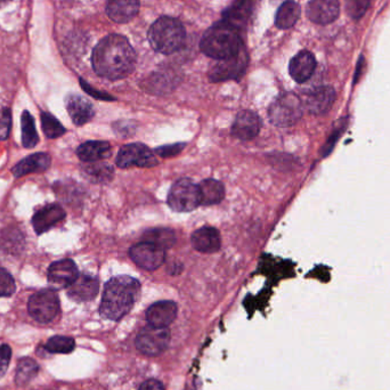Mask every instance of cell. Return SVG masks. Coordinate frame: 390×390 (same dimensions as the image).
Wrapping results in <instances>:
<instances>
[{
	"label": "cell",
	"instance_id": "obj_1",
	"mask_svg": "<svg viewBox=\"0 0 390 390\" xmlns=\"http://www.w3.org/2000/svg\"><path fill=\"white\" fill-rule=\"evenodd\" d=\"M91 62L94 71L99 77L120 80L134 71L136 52L126 37L110 35L95 47Z\"/></svg>",
	"mask_w": 390,
	"mask_h": 390
},
{
	"label": "cell",
	"instance_id": "obj_2",
	"mask_svg": "<svg viewBox=\"0 0 390 390\" xmlns=\"http://www.w3.org/2000/svg\"><path fill=\"white\" fill-rule=\"evenodd\" d=\"M140 291V282L134 277H112L105 284L99 314L106 320H121L134 307Z\"/></svg>",
	"mask_w": 390,
	"mask_h": 390
},
{
	"label": "cell",
	"instance_id": "obj_3",
	"mask_svg": "<svg viewBox=\"0 0 390 390\" xmlns=\"http://www.w3.org/2000/svg\"><path fill=\"white\" fill-rule=\"evenodd\" d=\"M202 52L211 59L225 60L242 50L239 30L225 21L210 26L200 43Z\"/></svg>",
	"mask_w": 390,
	"mask_h": 390
},
{
	"label": "cell",
	"instance_id": "obj_4",
	"mask_svg": "<svg viewBox=\"0 0 390 390\" xmlns=\"http://www.w3.org/2000/svg\"><path fill=\"white\" fill-rule=\"evenodd\" d=\"M149 41L153 50L169 55L183 48L186 41V31L179 21L163 16L150 28Z\"/></svg>",
	"mask_w": 390,
	"mask_h": 390
},
{
	"label": "cell",
	"instance_id": "obj_5",
	"mask_svg": "<svg viewBox=\"0 0 390 390\" xmlns=\"http://www.w3.org/2000/svg\"><path fill=\"white\" fill-rule=\"evenodd\" d=\"M268 116L272 123L277 127H291L303 117V103L294 94H283L272 103Z\"/></svg>",
	"mask_w": 390,
	"mask_h": 390
},
{
	"label": "cell",
	"instance_id": "obj_6",
	"mask_svg": "<svg viewBox=\"0 0 390 390\" xmlns=\"http://www.w3.org/2000/svg\"><path fill=\"white\" fill-rule=\"evenodd\" d=\"M168 204L177 213H189L196 209L201 204L199 185L187 178L176 182L168 194Z\"/></svg>",
	"mask_w": 390,
	"mask_h": 390
},
{
	"label": "cell",
	"instance_id": "obj_7",
	"mask_svg": "<svg viewBox=\"0 0 390 390\" xmlns=\"http://www.w3.org/2000/svg\"><path fill=\"white\" fill-rule=\"evenodd\" d=\"M28 311L39 323H50L60 313V298L52 289H45L30 297Z\"/></svg>",
	"mask_w": 390,
	"mask_h": 390
},
{
	"label": "cell",
	"instance_id": "obj_8",
	"mask_svg": "<svg viewBox=\"0 0 390 390\" xmlns=\"http://www.w3.org/2000/svg\"><path fill=\"white\" fill-rule=\"evenodd\" d=\"M170 331L167 328H157V326H145L137 335V350L146 356H159L166 352L169 346Z\"/></svg>",
	"mask_w": 390,
	"mask_h": 390
},
{
	"label": "cell",
	"instance_id": "obj_9",
	"mask_svg": "<svg viewBox=\"0 0 390 390\" xmlns=\"http://www.w3.org/2000/svg\"><path fill=\"white\" fill-rule=\"evenodd\" d=\"M247 62L249 56L242 47V50L238 54L228 59L221 60L217 65L211 67L209 72L210 82H221L230 79L234 80L241 78L247 70Z\"/></svg>",
	"mask_w": 390,
	"mask_h": 390
},
{
	"label": "cell",
	"instance_id": "obj_10",
	"mask_svg": "<svg viewBox=\"0 0 390 390\" xmlns=\"http://www.w3.org/2000/svg\"><path fill=\"white\" fill-rule=\"evenodd\" d=\"M155 153L140 143H131L123 146L117 155V165L119 168H130V167H143L153 168L157 165Z\"/></svg>",
	"mask_w": 390,
	"mask_h": 390
},
{
	"label": "cell",
	"instance_id": "obj_11",
	"mask_svg": "<svg viewBox=\"0 0 390 390\" xmlns=\"http://www.w3.org/2000/svg\"><path fill=\"white\" fill-rule=\"evenodd\" d=\"M129 256L140 268L146 271H155L165 262L166 250L153 243L143 241L131 247Z\"/></svg>",
	"mask_w": 390,
	"mask_h": 390
},
{
	"label": "cell",
	"instance_id": "obj_12",
	"mask_svg": "<svg viewBox=\"0 0 390 390\" xmlns=\"http://www.w3.org/2000/svg\"><path fill=\"white\" fill-rule=\"evenodd\" d=\"M260 0H235L224 13L223 21L241 31L250 24Z\"/></svg>",
	"mask_w": 390,
	"mask_h": 390
},
{
	"label": "cell",
	"instance_id": "obj_13",
	"mask_svg": "<svg viewBox=\"0 0 390 390\" xmlns=\"http://www.w3.org/2000/svg\"><path fill=\"white\" fill-rule=\"evenodd\" d=\"M306 13L314 23L325 26L338 18L340 4L339 0H311Z\"/></svg>",
	"mask_w": 390,
	"mask_h": 390
},
{
	"label": "cell",
	"instance_id": "obj_14",
	"mask_svg": "<svg viewBox=\"0 0 390 390\" xmlns=\"http://www.w3.org/2000/svg\"><path fill=\"white\" fill-rule=\"evenodd\" d=\"M337 94L330 86H321L308 93L305 99V108L309 113L322 116L331 110L335 104Z\"/></svg>",
	"mask_w": 390,
	"mask_h": 390
},
{
	"label": "cell",
	"instance_id": "obj_15",
	"mask_svg": "<svg viewBox=\"0 0 390 390\" xmlns=\"http://www.w3.org/2000/svg\"><path fill=\"white\" fill-rule=\"evenodd\" d=\"M78 277V268L71 260L52 262L48 269V282L55 289L69 288Z\"/></svg>",
	"mask_w": 390,
	"mask_h": 390
},
{
	"label": "cell",
	"instance_id": "obj_16",
	"mask_svg": "<svg viewBox=\"0 0 390 390\" xmlns=\"http://www.w3.org/2000/svg\"><path fill=\"white\" fill-rule=\"evenodd\" d=\"M262 128V120L258 114L252 111H241L236 116L235 121L232 126V134L238 140H254L257 135L260 134Z\"/></svg>",
	"mask_w": 390,
	"mask_h": 390
},
{
	"label": "cell",
	"instance_id": "obj_17",
	"mask_svg": "<svg viewBox=\"0 0 390 390\" xmlns=\"http://www.w3.org/2000/svg\"><path fill=\"white\" fill-rule=\"evenodd\" d=\"M177 312V305L174 301L163 300L150 306L146 311V320L150 325L167 328L175 321Z\"/></svg>",
	"mask_w": 390,
	"mask_h": 390
},
{
	"label": "cell",
	"instance_id": "obj_18",
	"mask_svg": "<svg viewBox=\"0 0 390 390\" xmlns=\"http://www.w3.org/2000/svg\"><path fill=\"white\" fill-rule=\"evenodd\" d=\"M99 290V282L96 277L82 274L67 288V296L78 303L91 301L96 297Z\"/></svg>",
	"mask_w": 390,
	"mask_h": 390
},
{
	"label": "cell",
	"instance_id": "obj_19",
	"mask_svg": "<svg viewBox=\"0 0 390 390\" xmlns=\"http://www.w3.org/2000/svg\"><path fill=\"white\" fill-rule=\"evenodd\" d=\"M65 218V211L60 204H47L33 216V228H35V233L41 235Z\"/></svg>",
	"mask_w": 390,
	"mask_h": 390
},
{
	"label": "cell",
	"instance_id": "obj_20",
	"mask_svg": "<svg viewBox=\"0 0 390 390\" xmlns=\"http://www.w3.org/2000/svg\"><path fill=\"white\" fill-rule=\"evenodd\" d=\"M316 69V60L312 52L303 50L298 52L289 65V72L294 82L303 84L312 78Z\"/></svg>",
	"mask_w": 390,
	"mask_h": 390
},
{
	"label": "cell",
	"instance_id": "obj_21",
	"mask_svg": "<svg viewBox=\"0 0 390 390\" xmlns=\"http://www.w3.org/2000/svg\"><path fill=\"white\" fill-rule=\"evenodd\" d=\"M195 250L204 254H213L221 247V234L213 228H201L195 230L191 238Z\"/></svg>",
	"mask_w": 390,
	"mask_h": 390
},
{
	"label": "cell",
	"instance_id": "obj_22",
	"mask_svg": "<svg viewBox=\"0 0 390 390\" xmlns=\"http://www.w3.org/2000/svg\"><path fill=\"white\" fill-rule=\"evenodd\" d=\"M140 12V0H108L106 13L117 23H127Z\"/></svg>",
	"mask_w": 390,
	"mask_h": 390
},
{
	"label": "cell",
	"instance_id": "obj_23",
	"mask_svg": "<svg viewBox=\"0 0 390 390\" xmlns=\"http://www.w3.org/2000/svg\"><path fill=\"white\" fill-rule=\"evenodd\" d=\"M67 108L71 119L77 126L86 125L95 116V110L91 103L78 95H71L67 97Z\"/></svg>",
	"mask_w": 390,
	"mask_h": 390
},
{
	"label": "cell",
	"instance_id": "obj_24",
	"mask_svg": "<svg viewBox=\"0 0 390 390\" xmlns=\"http://www.w3.org/2000/svg\"><path fill=\"white\" fill-rule=\"evenodd\" d=\"M50 162L52 160L47 153H35V155H30L20 161L13 168V175L16 178H20L22 176L31 174V172H45L50 168Z\"/></svg>",
	"mask_w": 390,
	"mask_h": 390
},
{
	"label": "cell",
	"instance_id": "obj_25",
	"mask_svg": "<svg viewBox=\"0 0 390 390\" xmlns=\"http://www.w3.org/2000/svg\"><path fill=\"white\" fill-rule=\"evenodd\" d=\"M111 155V145L104 140H89L77 150V155L84 162H96Z\"/></svg>",
	"mask_w": 390,
	"mask_h": 390
},
{
	"label": "cell",
	"instance_id": "obj_26",
	"mask_svg": "<svg viewBox=\"0 0 390 390\" xmlns=\"http://www.w3.org/2000/svg\"><path fill=\"white\" fill-rule=\"evenodd\" d=\"M201 204L204 206H213L223 201L225 196V187L221 182L216 179H206L199 185Z\"/></svg>",
	"mask_w": 390,
	"mask_h": 390
},
{
	"label": "cell",
	"instance_id": "obj_27",
	"mask_svg": "<svg viewBox=\"0 0 390 390\" xmlns=\"http://www.w3.org/2000/svg\"><path fill=\"white\" fill-rule=\"evenodd\" d=\"M300 18V6L294 1H286L281 5L275 16V26L279 29H290Z\"/></svg>",
	"mask_w": 390,
	"mask_h": 390
},
{
	"label": "cell",
	"instance_id": "obj_28",
	"mask_svg": "<svg viewBox=\"0 0 390 390\" xmlns=\"http://www.w3.org/2000/svg\"><path fill=\"white\" fill-rule=\"evenodd\" d=\"M176 240L177 238L175 232L169 228H155V230H147L143 235L144 242L153 243L163 250H167L175 245Z\"/></svg>",
	"mask_w": 390,
	"mask_h": 390
},
{
	"label": "cell",
	"instance_id": "obj_29",
	"mask_svg": "<svg viewBox=\"0 0 390 390\" xmlns=\"http://www.w3.org/2000/svg\"><path fill=\"white\" fill-rule=\"evenodd\" d=\"M22 144L26 149H33L38 144V134L35 130V120L28 111L22 114Z\"/></svg>",
	"mask_w": 390,
	"mask_h": 390
},
{
	"label": "cell",
	"instance_id": "obj_30",
	"mask_svg": "<svg viewBox=\"0 0 390 390\" xmlns=\"http://www.w3.org/2000/svg\"><path fill=\"white\" fill-rule=\"evenodd\" d=\"M38 371V364L33 361V358H22L18 362V369H16L15 382L18 386H24V384H29L37 376Z\"/></svg>",
	"mask_w": 390,
	"mask_h": 390
},
{
	"label": "cell",
	"instance_id": "obj_31",
	"mask_svg": "<svg viewBox=\"0 0 390 390\" xmlns=\"http://www.w3.org/2000/svg\"><path fill=\"white\" fill-rule=\"evenodd\" d=\"M44 348L50 354H70L76 348V341L71 337L54 335L47 340Z\"/></svg>",
	"mask_w": 390,
	"mask_h": 390
},
{
	"label": "cell",
	"instance_id": "obj_32",
	"mask_svg": "<svg viewBox=\"0 0 390 390\" xmlns=\"http://www.w3.org/2000/svg\"><path fill=\"white\" fill-rule=\"evenodd\" d=\"M41 126H43L45 135L48 138H59L65 133V128L61 125L59 120L47 112L41 113Z\"/></svg>",
	"mask_w": 390,
	"mask_h": 390
},
{
	"label": "cell",
	"instance_id": "obj_33",
	"mask_svg": "<svg viewBox=\"0 0 390 390\" xmlns=\"http://www.w3.org/2000/svg\"><path fill=\"white\" fill-rule=\"evenodd\" d=\"M86 175L91 178V181L96 183H103V182L110 181L113 176V169L108 165H91L85 167Z\"/></svg>",
	"mask_w": 390,
	"mask_h": 390
},
{
	"label": "cell",
	"instance_id": "obj_34",
	"mask_svg": "<svg viewBox=\"0 0 390 390\" xmlns=\"http://www.w3.org/2000/svg\"><path fill=\"white\" fill-rule=\"evenodd\" d=\"M371 0H346L347 11L354 20H360L367 13Z\"/></svg>",
	"mask_w": 390,
	"mask_h": 390
},
{
	"label": "cell",
	"instance_id": "obj_35",
	"mask_svg": "<svg viewBox=\"0 0 390 390\" xmlns=\"http://www.w3.org/2000/svg\"><path fill=\"white\" fill-rule=\"evenodd\" d=\"M16 290L15 281L12 275L0 267V297H11Z\"/></svg>",
	"mask_w": 390,
	"mask_h": 390
},
{
	"label": "cell",
	"instance_id": "obj_36",
	"mask_svg": "<svg viewBox=\"0 0 390 390\" xmlns=\"http://www.w3.org/2000/svg\"><path fill=\"white\" fill-rule=\"evenodd\" d=\"M12 128V113L9 108L0 110V140H6Z\"/></svg>",
	"mask_w": 390,
	"mask_h": 390
},
{
	"label": "cell",
	"instance_id": "obj_37",
	"mask_svg": "<svg viewBox=\"0 0 390 390\" xmlns=\"http://www.w3.org/2000/svg\"><path fill=\"white\" fill-rule=\"evenodd\" d=\"M12 358V348L9 345H0V378H3L9 370Z\"/></svg>",
	"mask_w": 390,
	"mask_h": 390
},
{
	"label": "cell",
	"instance_id": "obj_38",
	"mask_svg": "<svg viewBox=\"0 0 390 390\" xmlns=\"http://www.w3.org/2000/svg\"><path fill=\"white\" fill-rule=\"evenodd\" d=\"M185 146H186V143H176L172 144V145L160 146V147L155 149V153L160 155L161 157H176L183 151Z\"/></svg>",
	"mask_w": 390,
	"mask_h": 390
},
{
	"label": "cell",
	"instance_id": "obj_39",
	"mask_svg": "<svg viewBox=\"0 0 390 390\" xmlns=\"http://www.w3.org/2000/svg\"><path fill=\"white\" fill-rule=\"evenodd\" d=\"M344 130L345 123H342L340 127H338V128H335V130H333L331 136H330L329 138H328V140H326V143L325 145L323 146V149H322V155H323V157H328V155L331 153L332 150L335 149V144L338 142V140L340 138L342 133H344Z\"/></svg>",
	"mask_w": 390,
	"mask_h": 390
},
{
	"label": "cell",
	"instance_id": "obj_40",
	"mask_svg": "<svg viewBox=\"0 0 390 390\" xmlns=\"http://www.w3.org/2000/svg\"><path fill=\"white\" fill-rule=\"evenodd\" d=\"M80 84H82V88H84L89 95L95 97V99H102V101H114L113 97L110 96L108 94L101 93V91H96V89H93V88L88 85V84H86L84 80H80Z\"/></svg>",
	"mask_w": 390,
	"mask_h": 390
},
{
	"label": "cell",
	"instance_id": "obj_41",
	"mask_svg": "<svg viewBox=\"0 0 390 390\" xmlns=\"http://www.w3.org/2000/svg\"><path fill=\"white\" fill-rule=\"evenodd\" d=\"M138 390H165V387H163V384L159 380L150 379V380H146L145 382L140 384V389Z\"/></svg>",
	"mask_w": 390,
	"mask_h": 390
},
{
	"label": "cell",
	"instance_id": "obj_42",
	"mask_svg": "<svg viewBox=\"0 0 390 390\" xmlns=\"http://www.w3.org/2000/svg\"><path fill=\"white\" fill-rule=\"evenodd\" d=\"M9 1V0H0V7L4 6V5H6Z\"/></svg>",
	"mask_w": 390,
	"mask_h": 390
}]
</instances>
